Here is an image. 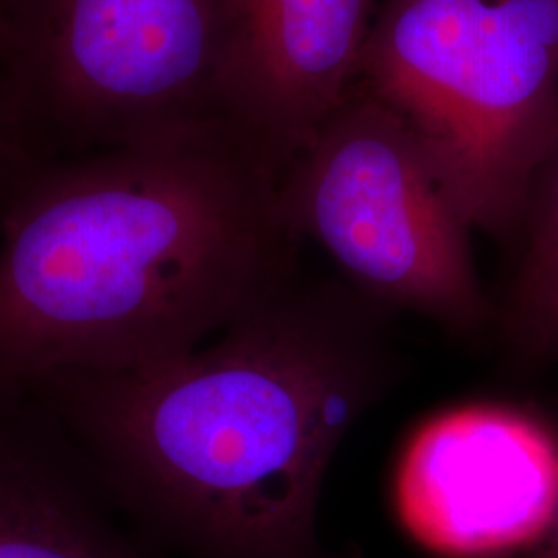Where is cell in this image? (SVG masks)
<instances>
[{"label": "cell", "instance_id": "cell-1", "mask_svg": "<svg viewBox=\"0 0 558 558\" xmlns=\"http://www.w3.org/2000/svg\"><path fill=\"white\" fill-rule=\"evenodd\" d=\"M393 311L296 276L218 338L126 373L27 393L154 548L186 558H329L319 502L339 447L399 373Z\"/></svg>", "mask_w": 558, "mask_h": 558}, {"label": "cell", "instance_id": "cell-2", "mask_svg": "<svg viewBox=\"0 0 558 558\" xmlns=\"http://www.w3.org/2000/svg\"><path fill=\"white\" fill-rule=\"evenodd\" d=\"M299 248L278 170L228 124L34 163L0 207V401L197 350Z\"/></svg>", "mask_w": 558, "mask_h": 558}, {"label": "cell", "instance_id": "cell-3", "mask_svg": "<svg viewBox=\"0 0 558 558\" xmlns=\"http://www.w3.org/2000/svg\"><path fill=\"white\" fill-rule=\"evenodd\" d=\"M356 83L472 230H521L558 143V0H383Z\"/></svg>", "mask_w": 558, "mask_h": 558}, {"label": "cell", "instance_id": "cell-4", "mask_svg": "<svg viewBox=\"0 0 558 558\" xmlns=\"http://www.w3.org/2000/svg\"><path fill=\"white\" fill-rule=\"evenodd\" d=\"M232 44L234 0H9L0 89L34 160L80 158L228 124Z\"/></svg>", "mask_w": 558, "mask_h": 558}, {"label": "cell", "instance_id": "cell-5", "mask_svg": "<svg viewBox=\"0 0 558 558\" xmlns=\"http://www.w3.org/2000/svg\"><path fill=\"white\" fill-rule=\"evenodd\" d=\"M281 214L343 279L391 311L456 336L493 319L472 259V228L393 110L359 83L279 177Z\"/></svg>", "mask_w": 558, "mask_h": 558}, {"label": "cell", "instance_id": "cell-6", "mask_svg": "<svg viewBox=\"0 0 558 558\" xmlns=\"http://www.w3.org/2000/svg\"><path fill=\"white\" fill-rule=\"evenodd\" d=\"M396 507L424 548L449 558L527 550L558 507V433L476 403L422 424L399 459Z\"/></svg>", "mask_w": 558, "mask_h": 558}, {"label": "cell", "instance_id": "cell-7", "mask_svg": "<svg viewBox=\"0 0 558 558\" xmlns=\"http://www.w3.org/2000/svg\"><path fill=\"white\" fill-rule=\"evenodd\" d=\"M383 0H234L226 120L279 177L359 80Z\"/></svg>", "mask_w": 558, "mask_h": 558}, {"label": "cell", "instance_id": "cell-8", "mask_svg": "<svg viewBox=\"0 0 558 558\" xmlns=\"http://www.w3.org/2000/svg\"><path fill=\"white\" fill-rule=\"evenodd\" d=\"M0 558H158L29 396L0 401Z\"/></svg>", "mask_w": 558, "mask_h": 558}, {"label": "cell", "instance_id": "cell-9", "mask_svg": "<svg viewBox=\"0 0 558 558\" xmlns=\"http://www.w3.org/2000/svg\"><path fill=\"white\" fill-rule=\"evenodd\" d=\"M519 232L523 248L500 306V333L519 359L558 362V143L534 180Z\"/></svg>", "mask_w": 558, "mask_h": 558}, {"label": "cell", "instance_id": "cell-10", "mask_svg": "<svg viewBox=\"0 0 558 558\" xmlns=\"http://www.w3.org/2000/svg\"><path fill=\"white\" fill-rule=\"evenodd\" d=\"M34 163H38V161L25 151L20 135H17V129L7 110L2 89H0V207L9 197L11 189L17 184V180Z\"/></svg>", "mask_w": 558, "mask_h": 558}, {"label": "cell", "instance_id": "cell-11", "mask_svg": "<svg viewBox=\"0 0 558 558\" xmlns=\"http://www.w3.org/2000/svg\"><path fill=\"white\" fill-rule=\"evenodd\" d=\"M527 558H558V507L544 536L532 548H527Z\"/></svg>", "mask_w": 558, "mask_h": 558}, {"label": "cell", "instance_id": "cell-12", "mask_svg": "<svg viewBox=\"0 0 558 558\" xmlns=\"http://www.w3.org/2000/svg\"><path fill=\"white\" fill-rule=\"evenodd\" d=\"M7 7H9V0H0V21L4 17V11H7Z\"/></svg>", "mask_w": 558, "mask_h": 558}]
</instances>
